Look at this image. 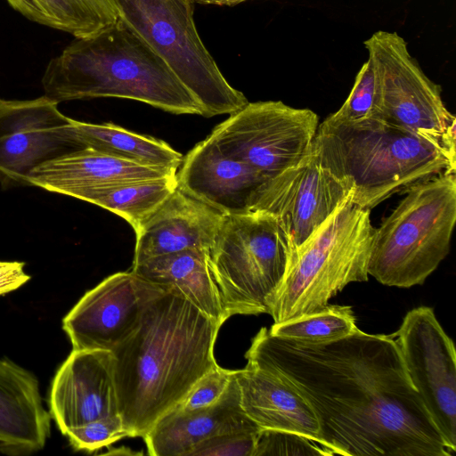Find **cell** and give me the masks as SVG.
<instances>
[{"instance_id": "6da1fadb", "label": "cell", "mask_w": 456, "mask_h": 456, "mask_svg": "<svg viewBox=\"0 0 456 456\" xmlns=\"http://www.w3.org/2000/svg\"><path fill=\"white\" fill-rule=\"evenodd\" d=\"M248 366L276 374L314 408L325 446L343 456H452L411 383L393 334L357 329L307 345L260 329Z\"/></svg>"}, {"instance_id": "83f0119b", "label": "cell", "mask_w": 456, "mask_h": 456, "mask_svg": "<svg viewBox=\"0 0 456 456\" xmlns=\"http://www.w3.org/2000/svg\"><path fill=\"white\" fill-rule=\"evenodd\" d=\"M64 436L75 450L87 452H93L129 437L119 414L69 428Z\"/></svg>"}, {"instance_id": "7402d4cb", "label": "cell", "mask_w": 456, "mask_h": 456, "mask_svg": "<svg viewBox=\"0 0 456 456\" xmlns=\"http://www.w3.org/2000/svg\"><path fill=\"white\" fill-rule=\"evenodd\" d=\"M132 272L159 286L176 288L200 311L221 325L227 320L206 251L186 249L159 256L133 265Z\"/></svg>"}, {"instance_id": "603a6c76", "label": "cell", "mask_w": 456, "mask_h": 456, "mask_svg": "<svg viewBox=\"0 0 456 456\" xmlns=\"http://www.w3.org/2000/svg\"><path fill=\"white\" fill-rule=\"evenodd\" d=\"M70 127L82 150L175 170L183 162V156L164 141L113 123L93 124L71 118Z\"/></svg>"}, {"instance_id": "ffe728a7", "label": "cell", "mask_w": 456, "mask_h": 456, "mask_svg": "<svg viewBox=\"0 0 456 456\" xmlns=\"http://www.w3.org/2000/svg\"><path fill=\"white\" fill-rule=\"evenodd\" d=\"M51 419L37 377L9 358H0V453L28 455L42 450Z\"/></svg>"}, {"instance_id": "d4e9b609", "label": "cell", "mask_w": 456, "mask_h": 456, "mask_svg": "<svg viewBox=\"0 0 456 456\" xmlns=\"http://www.w3.org/2000/svg\"><path fill=\"white\" fill-rule=\"evenodd\" d=\"M178 187L176 173L72 191L69 197L97 205L119 216L136 232Z\"/></svg>"}, {"instance_id": "3957f363", "label": "cell", "mask_w": 456, "mask_h": 456, "mask_svg": "<svg viewBox=\"0 0 456 456\" xmlns=\"http://www.w3.org/2000/svg\"><path fill=\"white\" fill-rule=\"evenodd\" d=\"M42 85L45 95L58 103L115 97L202 116L199 102L163 58L119 18L94 35L75 38L49 61Z\"/></svg>"}, {"instance_id": "277c9868", "label": "cell", "mask_w": 456, "mask_h": 456, "mask_svg": "<svg viewBox=\"0 0 456 456\" xmlns=\"http://www.w3.org/2000/svg\"><path fill=\"white\" fill-rule=\"evenodd\" d=\"M313 146L322 164L352 191L351 201L371 209L409 186L455 173V152L378 117L319 124Z\"/></svg>"}, {"instance_id": "30bf717a", "label": "cell", "mask_w": 456, "mask_h": 456, "mask_svg": "<svg viewBox=\"0 0 456 456\" xmlns=\"http://www.w3.org/2000/svg\"><path fill=\"white\" fill-rule=\"evenodd\" d=\"M319 117L281 101L248 102L208 136L227 155L273 177L297 165L311 150Z\"/></svg>"}, {"instance_id": "7c38bea8", "label": "cell", "mask_w": 456, "mask_h": 456, "mask_svg": "<svg viewBox=\"0 0 456 456\" xmlns=\"http://www.w3.org/2000/svg\"><path fill=\"white\" fill-rule=\"evenodd\" d=\"M351 195L348 187L322 164L312 145L297 165L263 183L253 211H265L277 219L288 237L292 260L302 245Z\"/></svg>"}, {"instance_id": "52a82bcc", "label": "cell", "mask_w": 456, "mask_h": 456, "mask_svg": "<svg viewBox=\"0 0 456 456\" xmlns=\"http://www.w3.org/2000/svg\"><path fill=\"white\" fill-rule=\"evenodd\" d=\"M291 256L288 237L270 213L224 215L207 259L226 319L267 314Z\"/></svg>"}, {"instance_id": "ba28073f", "label": "cell", "mask_w": 456, "mask_h": 456, "mask_svg": "<svg viewBox=\"0 0 456 456\" xmlns=\"http://www.w3.org/2000/svg\"><path fill=\"white\" fill-rule=\"evenodd\" d=\"M118 18L171 68L202 109V116L232 114L248 99L233 88L205 46L192 0H113Z\"/></svg>"}, {"instance_id": "7a4b0ae2", "label": "cell", "mask_w": 456, "mask_h": 456, "mask_svg": "<svg viewBox=\"0 0 456 456\" xmlns=\"http://www.w3.org/2000/svg\"><path fill=\"white\" fill-rule=\"evenodd\" d=\"M222 325L174 287L153 297L136 329L111 352L118 413L129 437H143L218 364Z\"/></svg>"}, {"instance_id": "d6986e66", "label": "cell", "mask_w": 456, "mask_h": 456, "mask_svg": "<svg viewBox=\"0 0 456 456\" xmlns=\"http://www.w3.org/2000/svg\"><path fill=\"white\" fill-rule=\"evenodd\" d=\"M236 379L240 406L261 430L295 433L327 448L314 408L289 382L270 371L248 365L236 370Z\"/></svg>"}, {"instance_id": "8fae6325", "label": "cell", "mask_w": 456, "mask_h": 456, "mask_svg": "<svg viewBox=\"0 0 456 456\" xmlns=\"http://www.w3.org/2000/svg\"><path fill=\"white\" fill-rule=\"evenodd\" d=\"M410 379L447 445L456 452V354L433 308L409 311L393 333Z\"/></svg>"}, {"instance_id": "ac0fdd59", "label": "cell", "mask_w": 456, "mask_h": 456, "mask_svg": "<svg viewBox=\"0 0 456 456\" xmlns=\"http://www.w3.org/2000/svg\"><path fill=\"white\" fill-rule=\"evenodd\" d=\"M261 430L240 406L236 373L221 399L200 410H170L142 437L152 456H188L202 441L212 436Z\"/></svg>"}, {"instance_id": "f1b7e54d", "label": "cell", "mask_w": 456, "mask_h": 456, "mask_svg": "<svg viewBox=\"0 0 456 456\" xmlns=\"http://www.w3.org/2000/svg\"><path fill=\"white\" fill-rule=\"evenodd\" d=\"M265 455H333L311 439L287 431L260 430L253 456Z\"/></svg>"}, {"instance_id": "5bb4252c", "label": "cell", "mask_w": 456, "mask_h": 456, "mask_svg": "<svg viewBox=\"0 0 456 456\" xmlns=\"http://www.w3.org/2000/svg\"><path fill=\"white\" fill-rule=\"evenodd\" d=\"M164 290L132 271L108 276L62 319L72 349L111 351L136 329L148 303Z\"/></svg>"}, {"instance_id": "e0dca14e", "label": "cell", "mask_w": 456, "mask_h": 456, "mask_svg": "<svg viewBox=\"0 0 456 456\" xmlns=\"http://www.w3.org/2000/svg\"><path fill=\"white\" fill-rule=\"evenodd\" d=\"M223 216L177 187L135 232L133 265L186 249L208 252Z\"/></svg>"}, {"instance_id": "d6a6232c", "label": "cell", "mask_w": 456, "mask_h": 456, "mask_svg": "<svg viewBox=\"0 0 456 456\" xmlns=\"http://www.w3.org/2000/svg\"><path fill=\"white\" fill-rule=\"evenodd\" d=\"M248 0H192L193 3L200 4H212L219 6H233Z\"/></svg>"}, {"instance_id": "1f68e13d", "label": "cell", "mask_w": 456, "mask_h": 456, "mask_svg": "<svg viewBox=\"0 0 456 456\" xmlns=\"http://www.w3.org/2000/svg\"><path fill=\"white\" fill-rule=\"evenodd\" d=\"M24 266L23 262L0 261V296L19 289L30 280Z\"/></svg>"}, {"instance_id": "4fadbf2b", "label": "cell", "mask_w": 456, "mask_h": 456, "mask_svg": "<svg viewBox=\"0 0 456 456\" xmlns=\"http://www.w3.org/2000/svg\"><path fill=\"white\" fill-rule=\"evenodd\" d=\"M70 120L45 94L32 100L0 99V183L28 186L36 167L82 150Z\"/></svg>"}, {"instance_id": "4dcf8cb0", "label": "cell", "mask_w": 456, "mask_h": 456, "mask_svg": "<svg viewBox=\"0 0 456 456\" xmlns=\"http://www.w3.org/2000/svg\"><path fill=\"white\" fill-rule=\"evenodd\" d=\"M259 432L212 436L197 444L188 456H253Z\"/></svg>"}, {"instance_id": "2e32d148", "label": "cell", "mask_w": 456, "mask_h": 456, "mask_svg": "<svg viewBox=\"0 0 456 456\" xmlns=\"http://www.w3.org/2000/svg\"><path fill=\"white\" fill-rule=\"evenodd\" d=\"M176 177L179 189L223 215L253 211L257 192L268 179L222 151L208 137L183 157Z\"/></svg>"}, {"instance_id": "8992f818", "label": "cell", "mask_w": 456, "mask_h": 456, "mask_svg": "<svg viewBox=\"0 0 456 456\" xmlns=\"http://www.w3.org/2000/svg\"><path fill=\"white\" fill-rule=\"evenodd\" d=\"M351 196L294 255L268 304L274 322L318 311L347 284L368 281L375 228Z\"/></svg>"}, {"instance_id": "9c48e42d", "label": "cell", "mask_w": 456, "mask_h": 456, "mask_svg": "<svg viewBox=\"0 0 456 456\" xmlns=\"http://www.w3.org/2000/svg\"><path fill=\"white\" fill-rule=\"evenodd\" d=\"M377 82V117L455 152L456 118L442 88L411 55L396 32L379 30L363 42Z\"/></svg>"}, {"instance_id": "9a60e30c", "label": "cell", "mask_w": 456, "mask_h": 456, "mask_svg": "<svg viewBox=\"0 0 456 456\" xmlns=\"http://www.w3.org/2000/svg\"><path fill=\"white\" fill-rule=\"evenodd\" d=\"M114 354L105 349H72L56 371L49 413L62 435L69 428L118 413Z\"/></svg>"}, {"instance_id": "4316f807", "label": "cell", "mask_w": 456, "mask_h": 456, "mask_svg": "<svg viewBox=\"0 0 456 456\" xmlns=\"http://www.w3.org/2000/svg\"><path fill=\"white\" fill-rule=\"evenodd\" d=\"M377 82L373 65L368 59L357 73L353 88L342 104L323 121L339 124L377 117Z\"/></svg>"}, {"instance_id": "484cf974", "label": "cell", "mask_w": 456, "mask_h": 456, "mask_svg": "<svg viewBox=\"0 0 456 456\" xmlns=\"http://www.w3.org/2000/svg\"><path fill=\"white\" fill-rule=\"evenodd\" d=\"M357 329L351 306L328 304L314 313L274 322L269 332L297 343L318 345L343 338Z\"/></svg>"}, {"instance_id": "44dd1931", "label": "cell", "mask_w": 456, "mask_h": 456, "mask_svg": "<svg viewBox=\"0 0 456 456\" xmlns=\"http://www.w3.org/2000/svg\"><path fill=\"white\" fill-rule=\"evenodd\" d=\"M177 170L143 165L88 149L75 151L36 167L28 186L69 196L72 191L114 183L159 179Z\"/></svg>"}, {"instance_id": "5b68a950", "label": "cell", "mask_w": 456, "mask_h": 456, "mask_svg": "<svg viewBox=\"0 0 456 456\" xmlns=\"http://www.w3.org/2000/svg\"><path fill=\"white\" fill-rule=\"evenodd\" d=\"M403 192L375 228L368 273L383 285H422L450 251L456 221V176L444 172Z\"/></svg>"}, {"instance_id": "cb8c5ba5", "label": "cell", "mask_w": 456, "mask_h": 456, "mask_svg": "<svg viewBox=\"0 0 456 456\" xmlns=\"http://www.w3.org/2000/svg\"><path fill=\"white\" fill-rule=\"evenodd\" d=\"M28 20L81 38L114 24L113 0H6Z\"/></svg>"}, {"instance_id": "f546056e", "label": "cell", "mask_w": 456, "mask_h": 456, "mask_svg": "<svg viewBox=\"0 0 456 456\" xmlns=\"http://www.w3.org/2000/svg\"><path fill=\"white\" fill-rule=\"evenodd\" d=\"M236 370L216 366L205 374L173 409L180 412L208 408L217 403L226 391Z\"/></svg>"}]
</instances>
